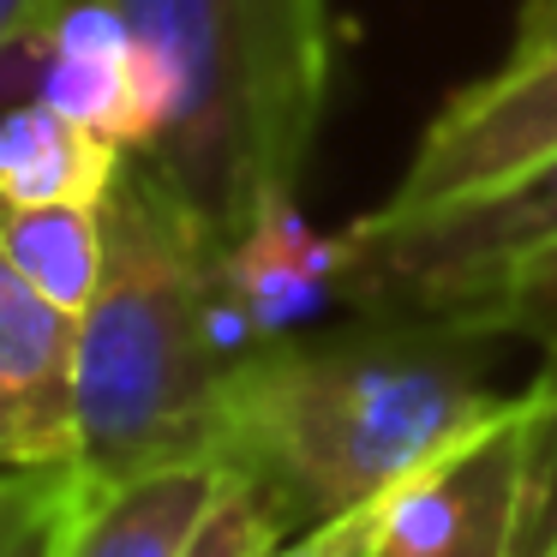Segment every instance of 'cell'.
I'll return each instance as SVG.
<instances>
[{
    "label": "cell",
    "instance_id": "6da1fadb",
    "mask_svg": "<svg viewBox=\"0 0 557 557\" xmlns=\"http://www.w3.org/2000/svg\"><path fill=\"white\" fill-rule=\"evenodd\" d=\"M504 401L485 384V336L366 318L342 336H282L246 354L222 384L216 456L306 533L408 485Z\"/></svg>",
    "mask_w": 557,
    "mask_h": 557
},
{
    "label": "cell",
    "instance_id": "7a4b0ae2",
    "mask_svg": "<svg viewBox=\"0 0 557 557\" xmlns=\"http://www.w3.org/2000/svg\"><path fill=\"white\" fill-rule=\"evenodd\" d=\"M102 282L78 318V468L90 480L216 456L228 372L258 348L222 294V234L138 150L102 198Z\"/></svg>",
    "mask_w": 557,
    "mask_h": 557
},
{
    "label": "cell",
    "instance_id": "3957f363",
    "mask_svg": "<svg viewBox=\"0 0 557 557\" xmlns=\"http://www.w3.org/2000/svg\"><path fill=\"white\" fill-rule=\"evenodd\" d=\"M169 97L138 157L234 240L270 198L300 193L324 114V0H114Z\"/></svg>",
    "mask_w": 557,
    "mask_h": 557
},
{
    "label": "cell",
    "instance_id": "277c9868",
    "mask_svg": "<svg viewBox=\"0 0 557 557\" xmlns=\"http://www.w3.org/2000/svg\"><path fill=\"white\" fill-rule=\"evenodd\" d=\"M342 300L366 318H444L497 270L557 246V157L437 210H366L342 228Z\"/></svg>",
    "mask_w": 557,
    "mask_h": 557
},
{
    "label": "cell",
    "instance_id": "5b68a950",
    "mask_svg": "<svg viewBox=\"0 0 557 557\" xmlns=\"http://www.w3.org/2000/svg\"><path fill=\"white\" fill-rule=\"evenodd\" d=\"M545 157H557V0H521L516 49L432 114L408 174L377 210L408 216L456 205L540 169Z\"/></svg>",
    "mask_w": 557,
    "mask_h": 557
},
{
    "label": "cell",
    "instance_id": "8992f818",
    "mask_svg": "<svg viewBox=\"0 0 557 557\" xmlns=\"http://www.w3.org/2000/svg\"><path fill=\"white\" fill-rule=\"evenodd\" d=\"M30 97L61 109L121 150H150L169 121V97L114 0H66L61 18L30 42Z\"/></svg>",
    "mask_w": 557,
    "mask_h": 557
},
{
    "label": "cell",
    "instance_id": "52a82bcc",
    "mask_svg": "<svg viewBox=\"0 0 557 557\" xmlns=\"http://www.w3.org/2000/svg\"><path fill=\"white\" fill-rule=\"evenodd\" d=\"M78 461V318L0 252V473Z\"/></svg>",
    "mask_w": 557,
    "mask_h": 557
},
{
    "label": "cell",
    "instance_id": "ba28073f",
    "mask_svg": "<svg viewBox=\"0 0 557 557\" xmlns=\"http://www.w3.org/2000/svg\"><path fill=\"white\" fill-rule=\"evenodd\" d=\"M342 234H318L300 216V198H270L234 240H222V294L246 318L252 342H282L324 300L342 294Z\"/></svg>",
    "mask_w": 557,
    "mask_h": 557
},
{
    "label": "cell",
    "instance_id": "9c48e42d",
    "mask_svg": "<svg viewBox=\"0 0 557 557\" xmlns=\"http://www.w3.org/2000/svg\"><path fill=\"white\" fill-rule=\"evenodd\" d=\"M222 480V456H181L126 480H90L61 557H181Z\"/></svg>",
    "mask_w": 557,
    "mask_h": 557
},
{
    "label": "cell",
    "instance_id": "30bf717a",
    "mask_svg": "<svg viewBox=\"0 0 557 557\" xmlns=\"http://www.w3.org/2000/svg\"><path fill=\"white\" fill-rule=\"evenodd\" d=\"M126 150L66 121L42 97L0 114V210L25 205H102L121 181Z\"/></svg>",
    "mask_w": 557,
    "mask_h": 557
},
{
    "label": "cell",
    "instance_id": "8fae6325",
    "mask_svg": "<svg viewBox=\"0 0 557 557\" xmlns=\"http://www.w3.org/2000/svg\"><path fill=\"white\" fill-rule=\"evenodd\" d=\"M0 252L18 264V276L37 282L54 306L85 318L102 282V205H25L0 210Z\"/></svg>",
    "mask_w": 557,
    "mask_h": 557
},
{
    "label": "cell",
    "instance_id": "7c38bea8",
    "mask_svg": "<svg viewBox=\"0 0 557 557\" xmlns=\"http://www.w3.org/2000/svg\"><path fill=\"white\" fill-rule=\"evenodd\" d=\"M425 324H456L485 342H533L545 354L540 384L557 389V246L497 270L485 288H473L456 312L425 318Z\"/></svg>",
    "mask_w": 557,
    "mask_h": 557
},
{
    "label": "cell",
    "instance_id": "4fadbf2b",
    "mask_svg": "<svg viewBox=\"0 0 557 557\" xmlns=\"http://www.w3.org/2000/svg\"><path fill=\"white\" fill-rule=\"evenodd\" d=\"M85 492L90 473L78 461L0 473V557H61Z\"/></svg>",
    "mask_w": 557,
    "mask_h": 557
},
{
    "label": "cell",
    "instance_id": "5bb4252c",
    "mask_svg": "<svg viewBox=\"0 0 557 557\" xmlns=\"http://www.w3.org/2000/svg\"><path fill=\"white\" fill-rule=\"evenodd\" d=\"M288 533H294V521L282 516L276 497L252 473L228 468L216 504L205 509V521H198V533L186 540L181 557H276L288 545Z\"/></svg>",
    "mask_w": 557,
    "mask_h": 557
},
{
    "label": "cell",
    "instance_id": "9a60e30c",
    "mask_svg": "<svg viewBox=\"0 0 557 557\" xmlns=\"http://www.w3.org/2000/svg\"><path fill=\"white\" fill-rule=\"evenodd\" d=\"M552 444H557V420H552V437H545V456H540V468H533V480L516 485L509 497H497L468 540L444 545V552H420V557H528L533 552V533H540V509H545ZM372 557H401V552H377V545H372Z\"/></svg>",
    "mask_w": 557,
    "mask_h": 557
},
{
    "label": "cell",
    "instance_id": "2e32d148",
    "mask_svg": "<svg viewBox=\"0 0 557 557\" xmlns=\"http://www.w3.org/2000/svg\"><path fill=\"white\" fill-rule=\"evenodd\" d=\"M377 521H384V497H377V504H366V509H348V516H336V521L306 528L300 540H288L276 557H372Z\"/></svg>",
    "mask_w": 557,
    "mask_h": 557
},
{
    "label": "cell",
    "instance_id": "e0dca14e",
    "mask_svg": "<svg viewBox=\"0 0 557 557\" xmlns=\"http://www.w3.org/2000/svg\"><path fill=\"white\" fill-rule=\"evenodd\" d=\"M61 7L66 0H0V61L30 49V42L61 18Z\"/></svg>",
    "mask_w": 557,
    "mask_h": 557
},
{
    "label": "cell",
    "instance_id": "ac0fdd59",
    "mask_svg": "<svg viewBox=\"0 0 557 557\" xmlns=\"http://www.w3.org/2000/svg\"><path fill=\"white\" fill-rule=\"evenodd\" d=\"M528 557H557V533H545V540L540 545H533V552Z\"/></svg>",
    "mask_w": 557,
    "mask_h": 557
},
{
    "label": "cell",
    "instance_id": "d6986e66",
    "mask_svg": "<svg viewBox=\"0 0 557 557\" xmlns=\"http://www.w3.org/2000/svg\"><path fill=\"white\" fill-rule=\"evenodd\" d=\"M545 533H557V509H552V528H545Z\"/></svg>",
    "mask_w": 557,
    "mask_h": 557
}]
</instances>
